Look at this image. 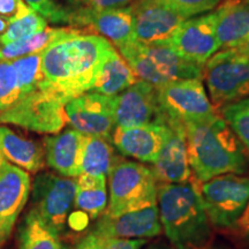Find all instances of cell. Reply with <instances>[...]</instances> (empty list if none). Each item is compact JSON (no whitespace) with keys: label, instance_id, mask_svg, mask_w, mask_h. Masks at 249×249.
Wrapping results in <instances>:
<instances>
[{"label":"cell","instance_id":"1","mask_svg":"<svg viewBox=\"0 0 249 249\" xmlns=\"http://www.w3.org/2000/svg\"><path fill=\"white\" fill-rule=\"evenodd\" d=\"M111 45L110 40L97 34L66 28L42 51L45 82L66 102L91 91Z\"/></svg>","mask_w":249,"mask_h":249},{"label":"cell","instance_id":"2","mask_svg":"<svg viewBox=\"0 0 249 249\" xmlns=\"http://www.w3.org/2000/svg\"><path fill=\"white\" fill-rule=\"evenodd\" d=\"M194 174L186 182L158 183L157 207L161 229L174 249H209L211 223Z\"/></svg>","mask_w":249,"mask_h":249},{"label":"cell","instance_id":"3","mask_svg":"<svg viewBox=\"0 0 249 249\" xmlns=\"http://www.w3.org/2000/svg\"><path fill=\"white\" fill-rule=\"evenodd\" d=\"M185 127L189 166L198 181L247 172L249 161L244 147L220 114Z\"/></svg>","mask_w":249,"mask_h":249},{"label":"cell","instance_id":"4","mask_svg":"<svg viewBox=\"0 0 249 249\" xmlns=\"http://www.w3.org/2000/svg\"><path fill=\"white\" fill-rule=\"evenodd\" d=\"M118 50L139 80L156 88L176 80H203V67L182 59L165 42L140 43L134 40Z\"/></svg>","mask_w":249,"mask_h":249},{"label":"cell","instance_id":"5","mask_svg":"<svg viewBox=\"0 0 249 249\" xmlns=\"http://www.w3.org/2000/svg\"><path fill=\"white\" fill-rule=\"evenodd\" d=\"M108 202L104 214L118 217L124 213L157 205L158 181L151 167L119 157L108 173Z\"/></svg>","mask_w":249,"mask_h":249},{"label":"cell","instance_id":"6","mask_svg":"<svg viewBox=\"0 0 249 249\" xmlns=\"http://www.w3.org/2000/svg\"><path fill=\"white\" fill-rule=\"evenodd\" d=\"M66 101L43 82L0 111V124H12L39 134H58L67 124Z\"/></svg>","mask_w":249,"mask_h":249},{"label":"cell","instance_id":"7","mask_svg":"<svg viewBox=\"0 0 249 249\" xmlns=\"http://www.w3.org/2000/svg\"><path fill=\"white\" fill-rule=\"evenodd\" d=\"M76 178L60 174L39 173L31 185V213L60 236L65 232L71 211L75 207Z\"/></svg>","mask_w":249,"mask_h":249},{"label":"cell","instance_id":"8","mask_svg":"<svg viewBox=\"0 0 249 249\" xmlns=\"http://www.w3.org/2000/svg\"><path fill=\"white\" fill-rule=\"evenodd\" d=\"M203 79L216 110L249 97V58L222 50L204 65Z\"/></svg>","mask_w":249,"mask_h":249},{"label":"cell","instance_id":"9","mask_svg":"<svg viewBox=\"0 0 249 249\" xmlns=\"http://www.w3.org/2000/svg\"><path fill=\"white\" fill-rule=\"evenodd\" d=\"M200 194L211 225L225 229L238 223L249 201V177L229 173L201 182Z\"/></svg>","mask_w":249,"mask_h":249},{"label":"cell","instance_id":"10","mask_svg":"<svg viewBox=\"0 0 249 249\" xmlns=\"http://www.w3.org/2000/svg\"><path fill=\"white\" fill-rule=\"evenodd\" d=\"M161 111L183 124L203 123L217 116V110L200 79H183L157 88Z\"/></svg>","mask_w":249,"mask_h":249},{"label":"cell","instance_id":"11","mask_svg":"<svg viewBox=\"0 0 249 249\" xmlns=\"http://www.w3.org/2000/svg\"><path fill=\"white\" fill-rule=\"evenodd\" d=\"M216 23V11L189 18L165 43L182 59L204 67L207 61L219 51Z\"/></svg>","mask_w":249,"mask_h":249},{"label":"cell","instance_id":"12","mask_svg":"<svg viewBox=\"0 0 249 249\" xmlns=\"http://www.w3.org/2000/svg\"><path fill=\"white\" fill-rule=\"evenodd\" d=\"M114 96L85 92L71 98L65 105L67 123L83 135L98 136L112 141L116 129Z\"/></svg>","mask_w":249,"mask_h":249},{"label":"cell","instance_id":"13","mask_svg":"<svg viewBox=\"0 0 249 249\" xmlns=\"http://www.w3.org/2000/svg\"><path fill=\"white\" fill-rule=\"evenodd\" d=\"M31 192L30 174L0 156V249L12 235Z\"/></svg>","mask_w":249,"mask_h":249},{"label":"cell","instance_id":"14","mask_svg":"<svg viewBox=\"0 0 249 249\" xmlns=\"http://www.w3.org/2000/svg\"><path fill=\"white\" fill-rule=\"evenodd\" d=\"M165 138L157 160L152 164L158 183H181L192 178L187 151L186 127L180 121L165 116Z\"/></svg>","mask_w":249,"mask_h":249},{"label":"cell","instance_id":"15","mask_svg":"<svg viewBox=\"0 0 249 249\" xmlns=\"http://www.w3.org/2000/svg\"><path fill=\"white\" fill-rule=\"evenodd\" d=\"M116 127H133L148 124H163L165 114L158 102L157 88L138 80L128 89L114 96Z\"/></svg>","mask_w":249,"mask_h":249},{"label":"cell","instance_id":"16","mask_svg":"<svg viewBox=\"0 0 249 249\" xmlns=\"http://www.w3.org/2000/svg\"><path fill=\"white\" fill-rule=\"evenodd\" d=\"M130 6L134 14V37L140 43L165 42L187 20L157 0H134Z\"/></svg>","mask_w":249,"mask_h":249},{"label":"cell","instance_id":"17","mask_svg":"<svg viewBox=\"0 0 249 249\" xmlns=\"http://www.w3.org/2000/svg\"><path fill=\"white\" fill-rule=\"evenodd\" d=\"M71 26H85L110 40L118 49L135 40L132 6L96 11L80 8L71 14Z\"/></svg>","mask_w":249,"mask_h":249},{"label":"cell","instance_id":"18","mask_svg":"<svg viewBox=\"0 0 249 249\" xmlns=\"http://www.w3.org/2000/svg\"><path fill=\"white\" fill-rule=\"evenodd\" d=\"M93 232L101 238L150 239L163 232L157 205L124 213L118 217L103 213Z\"/></svg>","mask_w":249,"mask_h":249},{"label":"cell","instance_id":"19","mask_svg":"<svg viewBox=\"0 0 249 249\" xmlns=\"http://www.w3.org/2000/svg\"><path fill=\"white\" fill-rule=\"evenodd\" d=\"M165 129V123L116 127L112 143L121 155L142 163L154 164L163 145Z\"/></svg>","mask_w":249,"mask_h":249},{"label":"cell","instance_id":"20","mask_svg":"<svg viewBox=\"0 0 249 249\" xmlns=\"http://www.w3.org/2000/svg\"><path fill=\"white\" fill-rule=\"evenodd\" d=\"M83 141L85 135L73 128L46 136L43 140L46 163L62 177L77 178L81 174Z\"/></svg>","mask_w":249,"mask_h":249},{"label":"cell","instance_id":"21","mask_svg":"<svg viewBox=\"0 0 249 249\" xmlns=\"http://www.w3.org/2000/svg\"><path fill=\"white\" fill-rule=\"evenodd\" d=\"M0 156L30 173H38L45 164L42 144L6 126H0Z\"/></svg>","mask_w":249,"mask_h":249},{"label":"cell","instance_id":"22","mask_svg":"<svg viewBox=\"0 0 249 249\" xmlns=\"http://www.w3.org/2000/svg\"><path fill=\"white\" fill-rule=\"evenodd\" d=\"M219 51L235 48L249 35V2L225 0L216 9Z\"/></svg>","mask_w":249,"mask_h":249},{"label":"cell","instance_id":"23","mask_svg":"<svg viewBox=\"0 0 249 249\" xmlns=\"http://www.w3.org/2000/svg\"><path fill=\"white\" fill-rule=\"evenodd\" d=\"M138 80L139 77L120 52L111 45L103 58L97 80L91 91L105 96H117L128 89Z\"/></svg>","mask_w":249,"mask_h":249},{"label":"cell","instance_id":"24","mask_svg":"<svg viewBox=\"0 0 249 249\" xmlns=\"http://www.w3.org/2000/svg\"><path fill=\"white\" fill-rule=\"evenodd\" d=\"M118 158L110 140L85 135L81 155V174L107 178Z\"/></svg>","mask_w":249,"mask_h":249},{"label":"cell","instance_id":"25","mask_svg":"<svg viewBox=\"0 0 249 249\" xmlns=\"http://www.w3.org/2000/svg\"><path fill=\"white\" fill-rule=\"evenodd\" d=\"M108 194L105 177H92L80 174L76 178L75 207L97 219L107 208Z\"/></svg>","mask_w":249,"mask_h":249},{"label":"cell","instance_id":"26","mask_svg":"<svg viewBox=\"0 0 249 249\" xmlns=\"http://www.w3.org/2000/svg\"><path fill=\"white\" fill-rule=\"evenodd\" d=\"M18 249H65V247L59 235L29 211L20 229Z\"/></svg>","mask_w":249,"mask_h":249},{"label":"cell","instance_id":"27","mask_svg":"<svg viewBox=\"0 0 249 249\" xmlns=\"http://www.w3.org/2000/svg\"><path fill=\"white\" fill-rule=\"evenodd\" d=\"M66 28H45L35 35L27 37V38L17 40L2 45L0 49L1 58L5 60H14V59L26 57L34 53H39L48 46L52 40L61 35Z\"/></svg>","mask_w":249,"mask_h":249},{"label":"cell","instance_id":"28","mask_svg":"<svg viewBox=\"0 0 249 249\" xmlns=\"http://www.w3.org/2000/svg\"><path fill=\"white\" fill-rule=\"evenodd\" d=\"M12 64L20 86V96L39 88L45 81L42 71V52L14 59Z\"/></svg>","mask_w":249,"mask_h":249},{"label":"cell","instance_id":"29","mask_svg":"<svg viewBox=\"0 0 249 249\" xmlns=\"http://www.w3.org/2000/svg\"><path fill=\"white\" fill-rule=\"evenodd\" d=\"M220 116L240 141L242 147L249 152V97L226 104L220 108Z\"/></svg>","mask_w":249,"mask_h":249},{"label":"cell","instance_id":"30","mask_svg":"<svg viewBox=\"0 0 249 249\" xmlns=\"http://www.w3.org/2000/svg\"><path fill=\"white\" fill-rule=\"evenodd\" d=\"M48 28V22L36 12H31L26 17L8 24L7 29L0 36V45H6L17 40L27 38Z\"/></svg>","mask_w":249,"mask_h":249},{"label":"cell","instance_id":"31","mask_svg":"<svg viewBox=\"0 0 249 249\" xmlns=\"http://www.w3.org/2000/svg\"><path fill=\"white\" fill-rule=\"evenodd\" d=\"M29 7L43 18L53 23L71 24L73 12L62 7L54 0H26Z\"/></svg>","mask_w":249,"mask_h":249},{"label":"cell","instance_id":"32","mask_svg":"<svg viewBox=\"0 0 249 249\" xmlns=\"http://www.w3.org/2000/svg\"><path fill=\"white\" fill-rule=\"evenodd\" d=\"M185 18L209 12L222 2V0H157Z\"/></svg>","mask_w":249,"mask_h":249},{"label":"cell","instance_id":"33","mask_svg":"<svg viewBox=\"0 0 249 249\" xmlns=\"http://www.w3.org/2000/svg\"><path fill=\"white\" fill-rule=\"evenodd\" d=\"M33 12L23 0H0V17L8 23L26 17Z\"/></svg>","mask_w":249,"mask_h":249},{"label":"cell","instance_id":"34","mask_svg":"<svg viewBox=\"0 0 249 249\" xmlns=\"http://www.w3.org/2000/svg\"><path fill=\"white\" fill-rule=\"evenodd\" d=\"M147 244L148 239L101 238V249H142Z\"/></svg>","mask_w":249,"mask_h":249},{"label":"cell","instance_id":"35","mask_svg":"<svg viewBox=\"0 0 249 249\" xmlns=\"http://www.w3.org/2000/svg\"><path fill=\"white\" fill-rule=\"evenodd\" d=\"M134 0H83L87 8L103 11V9H116L129 6Z\"/></svg>","mask_w":249,"mask_h":249},{"label":"cell","instance_id":"36","mask_svg":"<svg viewBox=\"0 0 249 249\" xmlns=\"http://www.w3.org/2000/svg\"><path fill=\"white\" fill-rule=\"evenodd\" d=\"M74 249H101V238L92 231L86 235Z\"/></svg>","mask_w":249,"mask_h":249},{"label":"cell","instance_id":"37","mask_svg":"<svg viewBox=\"0 0 249 249\" xmlns=\"http://www.w3.org/2000/svg\"><path fill=\"white\" fill-rule=\"evenodd\" d=\"M232 51H234L236 54L242 55V57L249 58V35L246 37L244 40H241L235 48L231 49Z\"/></svg>","mask_w":249,"mask_h":249},{"label":"cell","instance_id":"38","mask_svg":"<svg viewBox=\"0 0 249 249\" xmlns=\"http://www.w3.org/2000/svg\"><path fill=\"white\" fill-rule=\"evenodd\" d=\"M236 224H238L239 226L244 227V229H245V227L249 226V201H248L247 205H246L244 213H242V214L240 216V218H239L238 223H236Z\"/></svg>","mask_w":249,"mask_h":249},{"label":"cell","instance_id":"39","mask_svg":"<svg viewBox=\"0 0 249 249\" xmlns=\"http://www.w3.org/2000/svg\"><path fill=\"white\" fill-rule=\"evenodd\" d=\"M144 249H174V248L171 246L170 242L167 244V242H164V241H156L154 244L147 246Z\"/></svg>","mask_w":249,"mask_h":249},{"label":"cell","instance_id":"40","mask_svg":"<svg viewBox=\"0 0 249 249\" xmlns=\"http://www.w3.org/2000/svg\"><path fill=\"white\" fill-rule=\"evenodd\" d=\"M8 22L7 21L5 20V18H2L1 17H0V36L2 35V34H4V31L7 29V27H8Z\"/></svg>","mask_w":249,"mask_h":249},{"label":"cell","instance_id":"41","mask_svg":"<svg viewBox=\"0 0 249 249\" xmlns=\"http://www.w3.org/2000/svg\"><path fill=\"white\" fill-rule=\"evenodd\" d=\"M245 233H246V235H247L248 238H249V226L245 227Z\"/></svg>","mask_w":249,"mask_h":249},{"label":"cell","instance_id":"42","mask_svg":"<svg viewBox=\"0 0 249 249\" xmlns=\"http://www.w3.org/2000/svg\"><path fill=\"white\" fill-rule=\"evenodd\" d=\"M245 1H247V2H249V0H245Z\"/></svg>","mask_w":249,"mask_h":249},{"label":"cell","instance_id":"43","mask_svg":"<svg viewBox=\"0 0 249 249\" xmlns=\"http://www.w3.org/2000/svg\"><path fill=\"white\" fill-rule=\"evenodd\" d=\"M209 249H211V248H209Z\"/></svg>","mask_w":249,"mask_h":249}]
</instances>
